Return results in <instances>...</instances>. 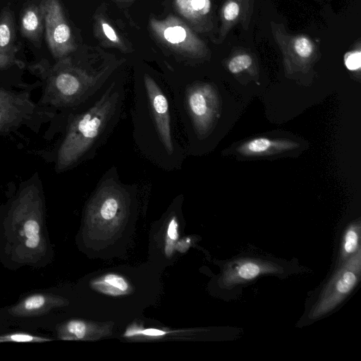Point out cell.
<instances>
[{
    "label": "cell",
    "mask_w": 361,
    "mask_h": 361,
    "mask_svg": "<svg viewBox=\"0 0 361 361\" xmlns=\"http://www.w3.org/2000/svg\"><path fill=\"white\" fill-rule=\"evenodd\" d=\"M130 112L133 142L142 156L164 171L180 170L187 153L167 83L149 71L137 75Z\"/></svg>",
    "instance_id": "cell-1"
},
{
    "label": "cell",
    "mask_w": 361,
    "mask_h": 361,
    "mask_svg": "<svg viewBox=\"0 0 361 361\" xmlns=\"http://www.w3.org/2000/svg\"><path fill=\"white\" fill-rule=\"evenodd\" d=\"M125 78L116 73L95 94L71 111L57 154L59 170L94 157L119 123L126 99Z\"/></svg>",
    "instance_id": "cell-2"
},
{
    "label": "cell",
    "mask_w": 361,
    "mask_h": 361,
    "mask_svg": "<svg viewBox=\"0 0 361 361\" xmlns=\"http://www.w3.org/2000/svg\"><path fill=\"white\" fill-rule=\"evenodd\" d=\"M126 59L97 47L70 54L55 65L51 87L56 104L73 110L99 90Z\"/></svg>",
    "instance_id": "cell-3"
},
{
    "label": "cell",
    "mask_w": 361,
    "mask_h": 361,
    "mask_svg": "<svg viewBox=\"0 0 361 361\" xmlns=\"http://www.w3.org/2000/svg\"><path fill=\"white\" fill-rule=\"evenodd\" d=\"M188 154H198L212 132L219 114V99L210 83L195 79H169Z\"/></svg>",
    "instance_id": "cell-4"
},
{
    "label": "cell",
    "mask_w": 361,
    "mask_h": 361,
    "mask_svg": "<svg viewBox=\"0 0 361 361\" xmlns=\"http://www.w3.org/2000/svg\"><path fill=\"white\" fill-rule=\"evenodd\" d=\"M155 38L176 54L188 59L200 58L204 54V44L180 18L169 15L159 20H149Z\"/></svg>",
    "instance_id": "cell-5"
},
{
    "label": "cell",
    "mask_w": 361,
    "mask_h": 361,
    "mask_svg": "<svg viewBox=\"0 0 361 361\" xmlns=\"http://www.w3.org/2000/svg\"><path fill=\"white\" fill-rule=\"evenodd\" d=\"M360 248L348 258L323 290L310 317L318 318L334 310L355 287L360 276Z\"/></svg>",
    "instance_id": "cell-6"
},
{
    "label": "cell",
    "mask_w": 361,
    "mask_h": 361,
    "mask_svg": "<svg viewBox=\"0 0 361 361\" xmlns=\"http://www.w3.org/2000/svg\"><path fill=\"white\" fill-rule=\"evenodd\" d=\"M46 40L52 55L63 59L77 49L59 0H41Z\"/></svg>",
    "instance_id": "cell-7"
},
{
    "label": "cell",
    "mask_w": 361,
    "mask_h": 361,
    "mask_svg": "<svg viewBox=\"0 0 361 361\" xmlns=\"http://www.w3.org/2000/svg\"><path fill=\"white\" fill-rule=\"evenodd\" d=\"M282 270L273 262L253 258H241L229 262L223 274L222 283L226 287L249 282L257 277L276 274Z\"/></svg>",
    "instance_id": "cell-8"
},
{
    "label": "cell",
    "mask_w": 361,
    "mask_h": 361,
    "mask_svg": "<svg viewBox=\"0 0 361 361\" xmlns=\"http://www.w3.org/2000/svg\"><path fill=\"white\" fill-rule=\"evenodd\" d=\"M15 38L13 15L6 6L0 14V68L8 67L14 61L17 51Z\"/></svg>",
    "instance_id": "cell-9"
},
{
    "label": "cell",
    "mask_w": 361,
    "mask_h": 361,
    "mask_svg": "<svg viewBox=\"0 0 361 361\" xmlns=\"http://www.w3.org/2000/svg\"><path fill=\"white\" fill-rule=\"evenodd\" d=\"M44 18L40 4L26 6L20 15V32L23 37L35 44L41 41Z\"/></svg>",
    "instance_id": "cell-10"
},
{
    "label": "cell",
    "mask_w": 361,
    "mask_h": 361,
    "mask_svg": "<svg viewBox=\"0 0 361 361\" xmlns=\"http://www.w3.org/2000/svg\"><path fill=\"white\" fill-rule=\"evenodd\" d=\"M297 147L298 144L296 142L290 141L258 137L240 145L238 151L243 155L257 156L274 152L292 149Z\"/></svg>",
    "instance_id": "cell-11"
},
{
    "label": "cell",
    "mask_w": 361,
    "mask_h": 361,
    "mask_svg": "<svg viewBox=\"0 0 361 361\" xmlns=\"http://www.w3.org/2000/svg\"><path fill=\"white\" fill-rule=\"evenodd\" d=\"M94 22L95 35L104 46L115 47L124 53L130 52L121 35L104 17L96 16Z\"/></svg>",
    "instance_id": "cell-12"
},
{
    "label": "cell",
    "mask_w": 361,
    "mask_h": 361,
    "mask_svg": "<svg viewBox=\"0 0 361 361\" xmlns=\"http://www.w3.org/2000/svg\"><path fill=\"white\" fill-rule=\"evenodd\" d=\"M175 5L178 11L191 22H196L210 9L209 0H175Z\"/></svg>",
    "instance_id": "cell-13"
},
{
    "label": "cell",
    "mask_w": 361,
    "mask_h": 361,
    "mask_svg": "<svg viewBox=\"0 0 361 361\" xmlns=\"http://www.w3.org/2000/svg\"><path fill=\"white\" fill-rule=\"evenodd\" d=\"M360 222L352 224L345 230L341 245V262L345 261L360 248Z\"/></svg>",
    "instance_id": "cell-14"
},
{
    "label": "cell",
    "mask_w": 361,
    "mask_h": 361,
    "mask_svg": "<svg viewBox=\"0 0 361 361\" xmlns=\"http://www.w3.org/2000/svg\"><path fill=\"white\" fill-rule=\"evenodd\" d=\"M23 230L26 238V246L30 248L37 247L40 240L38 222L34 219L27 220L23 225Z\"/></svg>",
    "instance_id": "cell-15"
},
{
    "label": "cell",
    "mask_w": 361,
    "mask_h": 361,
    "mask_svg": "<svg viewBox=\"0 0 361 361\" xmlns=\"http://www.w3.org/2000/svg\"><path fill=\"white\" fill-rule=\"evenodd\" d=\"M10 99L6 94L0 92V127L12 120V116L15 114V111L12 110L15 109L13 106V102H11Z\"/></svg>",
    "instance_id": "cell-16"
},
{
    "label": "cell",
    "mask_w": 361,
    "mask_h": 361,
    "mask_svg": "<svg viewBox=\"0 0 361 361\" xmlns=\"http://www.w3.org/2000/svg\"><path fill=\"white\" fill-rule=\"evenodd\" d=\"M252 59L247 54L233 57L228 63V68L231 73L236 74L248 68L252 64Z\"/></svg>",
    "instance_id": "cell-17"
},
{
    "label": "cell",
    "mask_w": 361,
    "mask_h": 361,
    "mask_svg": "<svg viewBox=\"0 0 361 361\" xmlns=\"http://www.w3.org/2000/svg\"><path fill=\"white\" fill-rule=\"evenodd\" d=\"M295 50L302 58L309 57L312 52V45L308 39L299 37L295 42Z\"/></svg>",
    "instance_id": "cell-18"
},
{
    "label": "cell",
    "mask_w": 361,
    "mask_h": 361,
    "mask_svg": "<svg viewBox=\"0 0 361 361\" xmlns=\"http://www.w3.org/2000/svg\"><path fill=\"white\" fill-rule=\"evenodd\" d=\"M45 297L42 295H34L27 298L23 302V307L27 311L38 310L45 303Z\"/></svg>",
    "instance_id": "cell-19"
},
{
    "label": "cell",
    "mask_w": 361,
    "mask_h": 361,
    "mask_svg": "<svg viewBox=\"0 0 361 361\" xmlns=\"http://www.w3.org/2000/svg\"><path fill=\"white\" fill-rule=\"evenodd\" d=\"M104 283L108 286H111L119 291H126L128 289V284L125 280L117 275H107L104 279Z\"/></svg>",
    "instance_id": "cell-20"
},
{
    "label": "cell",
    "mask_w": 361,
    "mask_h": 361,
    "mask_svg": "<svg viewBox=\"0 0 361 361\" xmlns=\"http://www.w3.org/2000/svg\"><path fill=\"white\" fill-rule=\"evenodd\" d=\"M345 63L348 69L355 71L360 68L361 55L359 51L348 53L345 57Z\"/></svg>",
    "instance_id": "cell-21"
},
{
    "label": "cell",
    "mask_w": 361,
    "mask_h": 361,
    "mask_svg": "<svg viewBox=\"0 0 361 361\" xmlns=\"http://www.w3.org/2000/svg\"><path fill=\"white\" fill-rule=\"evenodd\" d=\"M67 328L71 334L75 335L78 338H82L85 334V325L80 321L69 322Z\"/></svg>",
    "instance_id": "cell-22"
},
{
    "label": "cell",
    "mask_w": 361,
    "mask_h": 361,
    "mask_svg": "<svg viewBox=\"0 0 361 361\" xmlns=\"http://www.w3.org/2000/svg\"><path fill=\"white\" fill-rule=\"evenodd\" d=\"M238 13L239 6L234 1L228 3L224 8V18L228 21L234 20L238 16Z\"/></svg>",
    "instance_id": "cell-23"
},
{
    "label": "cell",
    "mask_w": 361,
    "mask_h": 361,
    "mask_svg": "<svg viewBox=\"0 0 361 361\" xmlns=\"http://www.w3.org/2000/svg\"><path fill=\"white\" fill-rule=\"evenodd\" d=\"M178 224L176 217H172L169 224L167 234L171 240H176L178 238L177 232Z\"/></svg>",
    "instance_id": "cell-24"
},
{
    "label": "cell",
    "mask_w": 361,
    "mask_h": 361,
    "mask_svg": "<svg viewBox=\"0 0 361 361\" xmlns=\"http://www.w3.org/2000/svg\"><path fill=\"white\" fill-rule=\"evenodd\" d=\"M9 340L18 342H27L35 341L34 337L25 334H14L8 337Z\"/></svg>",
    "instance_id": "cell-25"
},
{
    "label": "cell",
    "mask_w": 361,
    "mask_h": 361,
    "mask_svg": "<svg viewBox=\"0 0 361 361\" xmlns=\"http://www.w3.org/2000/svg\"><path fill=\"white\" fill-rule=\"evenodd\" d=\"M139 334H145L150 336H158L165 334V332L159 329H148L142 331H139Z\"/></svg>",
    "instance_id": "cell-26"
},
{
    "label": "cell",
    "mask_w": 361,
    "mask_h": 361,
    "mask_svg": "<svg viewBox=\"0 0 361 361\" xmlns=\"http://www.w3.org/2000/svg\"><path fill=\"white\" fill-rule=\"evenodd\" d=\"M124 1H127V0H124Z\"/></svg>",
    "instance_id": "cell-27"
}]
</instances>
